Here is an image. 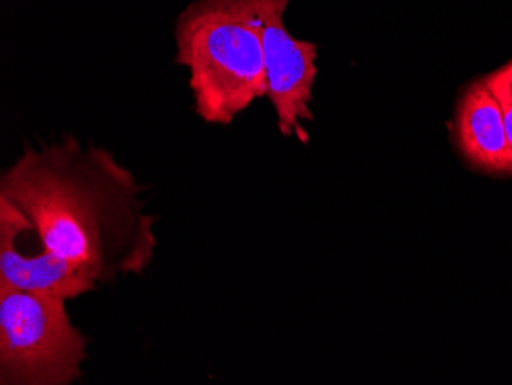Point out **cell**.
Masks as SVG:
<instances>
[{"label": "cell", "mask_w": 512, "mask_h": 385, "mask_svg": "<svg viewBox=\"0 0 512 385\" xmlns=\"http://www.w3.org/2000/svg\"><path fill=\"white\" fill-rule=\"evenodd\" d=\"M33 231L13 203L0 197V286L76 300L96 290L99 280L91 269L43 249L28 255L16 247L23 232Z\"/></svg>", "instance_id": "cell-5"}, {"label": "cell", "mask_w": 512, "mask_h": 385, "mask_svg": "<svg viewBox=\"0 0 512 385\" xmlns=\"http://www.w3.org/2000/svg\"><path fill=\"white\" fill-rule=\"evenodd\" d=\"M454 143L474 171L512 175V145L502 109L483 79L467 86L457 102Z\"/></svg>", "instance_id": "cell-6"}, {"label": "cell", "mask_w": 512, "mask_h": 385, "mask_svg": "<svg viewBox=\"0 0 512 385\" xmlns=\"http://www.w3.org/2000/svg\"><path fill=\"white\" fill-rule=\"evenodd\" d=\"M263 24L266 97L275 109L278 131L307 142L302 123L313 122V86L318 77V45L293 37L284 16L290 0H253Z\"/></svg>", "instance_id": "cell-4"}, {"label": "cell", "mask_w": 512, "mask_h": 385, "mask_svg": "<svg viewBox=\"0 0 512 385\" xmlns=\"http://www.w3.org/2000/svg\"><path fill=\"white\" fill-rule=\"evenodd\" d=\"M512 63H506L500 70L488 74L485 77V83L490 88L493 96L499 102L502 109L503 122H505L506 132H508L509 142L512 145V100L511 91H509V82H511Z\"/></svg>", "instance_id": "cell-7"}, {"label": "cell", "mask_w": 512, "mask_h": 385, "mask_svg": "<svg viewBox=\"0 0 512 385\" xmlns=\"http://www.w3.org/2000/svg\"><path fill=\"white\" fill-rule=\"evenodd\" d=\"M512 63V60H511ZM509 91H511V100H512V73H511V82H509Z\"/></svg>", "instance_id": "cell-8"}, {"label": "cell", "mask_w": 512, "mask_h": 385, "mask_svg": "<svg viewBox=\"0 0 512 385\" xmlns=\"http://www.w3.org/2000/svg\"><path fill=\"white\" fill-rule=\"evenodd\" d=\"M134 172L74 135L28 146L0 175V197L30 220L43 249L82 264L99 284L142 275L157 251V217Z\"/></svg>", "instance_id": "cell-1"}, {"label": "cell", "mask_w": 512, "mask_h": 385, "mask_svg": "<svg viewBox=\"0 0 512 385\" xmlns=\"http://www.w3.org/2000/svg\"><path fill=\"white\" fill-rule=\"evenodd\" d=\"M66 303L0 286V384L73 385L82 378L88 338Z\"/></svg>", "instance_id": "cell-3"}, {"label": "cell", "mask_w": 512, "mask_h": 385, "mask_svg": "<svg viewBox=\"0 0 512 385\" xmlns=\"http://www.w3.org/2000/svg\"><path fill=\"white\" fill-rule=\"evenodd\" d=\"M175 63L189 73L195 116L229 126L266 97L263 24L253 0H192L175 20Z\"/></svg>", "instance_id": "cell-2"}]
</instances>
